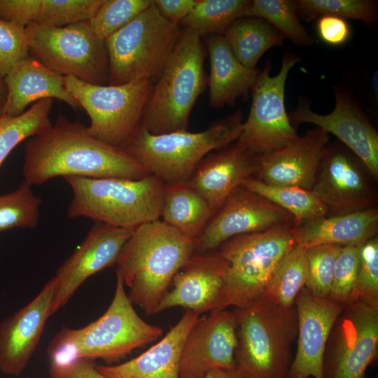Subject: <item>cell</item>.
I'll use <instances>...</instances> for the list:
<instances>
[{
	"mask_svg": "<svg viewBox=\"0 0 378 378\" xmlns=\"http://www.w3.org/2000/svg\"><path fill=\"white\" fill-rule=\"evenodd\" d=\"M242 114L237 111L206 130L152 134L142 122L120 148L164 184L188 181L203 158L239 138Z\"/></svg>",
	"mask_w": 378,
	"mask_h": 378,
	"instance_id": "8992f818",
	"label": "cell"
},
{
	"mask_svg": "<svg viewBox=\"0 0 378 378\" xmlns=\"http://www.w3.org/2000/svg\"><path fill=\"white\" fill-rule=\"evenodd\" d=\"M202 378H245V377L236 366L232 368L211 369Z\"/></svg>",
	"mask_w": 378,
	"mask_h": 378,
	"instance_id": "bcb514c9",
	"label": "cell"
},
{
	"mask_svg": "<svg viewBox=\"0 0 378 378\" xmlns=\"http://www.w3.org/2000/svg\"><path fill=\"white\" fill-rule=\"evenodd\" d=\"M298 15L310 21L323 15L351 18L372 24L378 20L375 0H297Z\"/></svg>",
	"mask_w": 378,
	"mask_h": 378,
	"instance_id": "d590c367",
	"label": "cell"
},
{
	"mask_svg": "<svg viewBox=\"0 0 378 378\" xmlns=\"http://www.w3.org/2000/svg\"><path fill=\"white\" fill-rule=\"evenodd\" d=\"M361 302L378 308V238L360 246L359 263L349 302Z\"/></svg>",
	"mask_w": 378,
	"mask_h": 378,
	"instance_id": "f35d334b",
	"label": "cell"
},
{
	"mask_svg": "<svg viewBox=\"0 0 378 378\" xmlns=\"http://www.w3.org/2000/svg\"><path fill=\"white\" fill-rule=\"evenodd\" d=\"M25 34L29 54L50 70L93 85L108 84L105 42L89 20L64 27L31 23L25 27Z\"/></svg>",
	"mask_w": 378,
	"mask_h": 378,
	"instance_id": "30bf717a",
	"label": "cell"
},
{
	"mask_svg": "<svg viewBox=\"0 0 378 378\" xmlns=\"http://www.w3.org/2000/svg\"><path fill=\"white\" fill-rule=\"evenodd\" d=\"M199 316L186 310L160 341L139 356L120 364H95L96 369L106 378H181L185 340Z\"/></svg>",
	"mask_w": 378,
	"mask_h": 378,
	"instance_id": "cb8c5ba5",
	"label": "cell"
},
{
	"mask_svg": "<svg viewBox=\"0 0 378 378\" xmlns=\"http://www.w3.org/2000/svg\"><path fill=\"white\" fill-rule=\"evenodd\" d=\"M245 17H256L266 20L285 38L298 46H308L314 43L313 38L300 21L295 1L253 0Z\"/></svg>",
	"mask_w": 378,
	"mask_h": 378,
	"instance_id": "e575fe53",
	"label": "cell"
},
{
	"mask_svg": "<svg viewBox=\"0 0 378 378\" xmlns=\"http://www.w3.org/2000/svg\"><path fill=\"white\" fill-rule=\"evenodd\" d=\"M298 345L286 378H323V360L331 329L345 304L310 293L305 287L294 304Z\"/></svg>",
	"mask_w": 378,
	"mask_h": 378,
	"instance_id": "ffe728a7",
	"label": "cell"
},
{
	"mask_svg": "<svg viewBox=\"0 0 378 378\" xmlns=\"http://www.w3.org/2000/svg\"><path fill=\"white\" fill-rule=\"evenodd\" d=\"M250 0H197L180 22L200 37L223 34L235 20L245 17Z\"/></svg>",
	"mask_w": 378,
	"mask_h": 378,
	"instance_id": "1f68e13d",
	"label": "cell"
},
{
	"mask_svg": "<svg viewBox=\"0 0 378 378\" xmlns=\"http://www.w3.org/2000/svg\"><path fill=\"white\" fill-rule=\"evenodd\" d=\"M42 200L22 182L13 192L0 195V232L17 227L34 228Z\"/></svg>",
	"mask_w": 378,
	"mask_h": 378,
	"instance_id": "8d00e7d4",
	"label": "cell"
},
{
	"mask_svg": "<svg viewBox=\"0 0 378 378\" xmlns=\"http://www.w3.org/2000/svg\"><path fill=\"white\" fill-rule=\"evenodd\" d=\"M227 261L218 250L194 253L174 276L158 314L181 307L200 316L224 307Z\"/></svg>",
	"mask_w": 378,
	"mask_h": 378,
	"instance_id": "d6986e66",
	"label": "cell"
},
{
	"mask_svg": "<svg viewBox=\"0 0 378 378\" xmlns=\"http://www.w3.org/2000/svg\"><path fill=\"white\" fill-rule=\"evenodd\" d=\"M237 347L233 311L217 309L200 316L185 340L181 378H202L211 369L236 367Z\"/></svg>",
	"mask_w": 378,
	"mask_h": 378,
	"instance_id": "ac0fdd59",
	"label": "cell"
},
{
	"mask_svg": "<svg viewBox=\"0 0 378 378\" xmlns=\"http://www.w3.org/2000/svg\"><path fill=\"white\" fill-rule=\"evenodd\" d=\"M290 223L233 237L216 249L227 262L225 309L246 307L265 293L277 267L295 245Z\"/></svg>",
	"mask_w": 378,
	"mask_h": 378,
	"instance_id": "ba28073f",
	"label": "cell"
},
{
	"mask_svg": "<svg viewBox=\"0 0 378 378\" xmlns=\"http://www.w3.org/2000/svg\"><path fill=\"white\" fill-rule=\"evenodd\" d=\"M241 186L288 211L295 226L328 214L326 206L311 190L272 186L254 177L245 180Z\"/></svg>",
	"mask_w": 378,
	"mask_h": 378,
	"instance_id": "f546056e",
	"label": "cell"
},
{
	"mask_svg": "<svg viewBox=\"0 0 378 378\" xmlns=\"http://www.w3.org/2000/svg\"><path fill=\"white\" fill-rule=\"evenodd\" d=\"M205 57L200 35L182 29L144 112L141 122L149 133L187 130L191 111L208 86Z\"/></svg>",
	"mask_w": 378,
	"mask_h": 378,
	"instance_id": "5b68a950",
	"label": "cell"
},
{
	"mask_svg": "<svg viewBox=\"0 0 378 378\" xmlns=\"http://www.w3.org/2000/svg\"><path fill=\"white\" fill-rule=\"evenodd\" d=\"M372 378H377V377H372Z\"/></svg>",
	"mask_w": 378,
	"mask_h": 378,
	"instance_id": "681fc988",
	"label": "cell"
},
{
	"mask_svg": "<svg viewBox=\"0 0 378 378\" xmlns=\"http://www.w3.org/2000/svg\"><path fill=\"white\" fill-rule=\"evenodd\" d=\"M104 0H27V22L64 27L90 20Z\"/></svg>",
	"mask_w": 378,
	"mask_h": 378,
	"instance_id": "d6a6232c",
	"label": "cell"
},
{
	"mask_svg": "<svg viewBox=\"0 0 378 378\" xmlns=\"http://www.w3.org/2000/svg\"><path fill=\"white\" fill-rule=\"evenodd\" d=\"M347 149L328 145L311 189L332 216L361 211L375 202L365 167Z\"/></svg>",
	"mask_w": 378,
	"mask_h": 378,
	"instance_id": "2e32d148",
	"label": "cell"
},
{
	"mask_svg": "<svg viewBox=\"0 0 378 378\" xmlns=\"http://www.w3.org/2000/svg\"><path fill=\"white\" fill-rule=\"evenodd\" d=\"M151 4L152 0H104L89 22L96 35L104 41Z\"/></svg>",
	"mask_w": 378,
	"mask_h": 378,
	"instance_id": "74e56055",
	"label": "cell"
},
{
	"mask_svg": "<svg viewBox=\"0 0 378 378\" xmlns=\"http://www.w3.org/2000/svg\"><path fill=\"white\" fill-rule=\"evenodd\" d=\"M64 83L90 117L88 132L120 148L140 124L155 84L141 79L122 85H98L74 76L64 77Z\"/></svg>",
	"mask_w": 378,
	"mask_h": 378,
	"instance_id": "8fae6325",
	"label": "cell"
},
{
	"mask_svg": "<svg viewBox=\"0 0 378 378\" xmlns=\"http://www.w3.org/2000/svg\"><path fill=\"white\" fill-rule=\"evenodd\" d=\"M2 114H3L2 111L0 110V117L1 116Z\"/></svg>",
	"mask_w": 378,
	"mask_h": 378,
	"instance_id": "c3c4849f",
	"label": "cell"
},
{
	"mask_svg": "<svg viewBox=\"0 0 378 378\" xmlns=\"http://www.w3.org/2000/svg\"><path fill=\"white\" fill-rule=\"evenodd\" d=\"M223 35L236 58L246 67L255 69L261 57L279 46L285 37L266 20L243 17L233 21Z\"/></svg>",
	"mask_w": 378,
	"mask_h": 378,
	"instance_id": "f1b7e54d",
	"label": "cell"
},
{
	"mask_svg": "<svg viewBox=\"0 0 378 378\" xmlns=\"http://www.w3.org/2000/svg\"><path fill=\"white\" fill-rule=\"evenodd\" d=\"M197 0H153V5L169 22L179 24L189 14Z\"/></svg>",
	"mask_w": 378,
	"mask_h": 378,
	"instance_id": "f6af8a7d",
	"label": "cell"
},
{
	"mask_svg": "<svg viewBox=\"0 0 378 378\" xmlns=\"http://www.w3.org/2000/svg\"><path fill=\"white\" fill-rule=\"evenodd\" d=\"M300 57L286 52L279 73L271 76L272 64L269 60L260 71L251 90L252 104L237 144L255 155L279 149L297 138L285 106V88L291 69L300 62Z\"/></svg>",
	"mask_w": 378,
	"mask_h": 378,
	"instance_id": "7c38bea8",
	"label": "cell"
},
{
	"mask_svg": "<svg viewBox=\"0 0 378 378\" xmlns=\"http://www.w3.org/2000/svg\"><path fill=\"white\" fill-rule=\"evenodd\" d=\"M214 212L188 181L164 184L162 220L196 241Z\"/></svg>",
	"mask_w": 378,
	"mask_h": 378,
	"instance_id": "83f0119b",
	"label": "cell"
},
{
	"mask_svg": "<svg viewBox=\"0 0 378 378\" xmlns=\"http://www.w3.org/2000/svg\"><path fill=\"white\" fill-rule=\"evenodd\" d=\"M64 179L73 191L67 209L71 218L85 217L133 229L160 218L164 183L155 175L138 180L81 176Z\"/></svg>",
	"mask_w": 378,
	"mask_h": 378,
	"instance_id": "52a82bcc",
	"label": "cell"
},
{
	"mask_svg": "<svg viewBox=\"0 0 378 378\" xmlns=\"http://www.w3.org/2000/svg\"><path fill=\"white\" fill-rule=\"evenodd\" d=\"M50 378H106L95 368L92 360L79 359L65 364H50Z\"/></svg>",
	"mask_w": 378,
	"mask_h": 378,
	"instance_id": "ee69618b",
	"label": "cell"
},
{
	"mask_svg": "<svg viewBox=\"0 0 378 378\" xmlns=\"http://www.w3.org/2000/svg\"><path fill=\"white\" fill-rule=\"evenodd\" d=\"M291 221L288 211L241 186L214 212L195 241L194 253L213 251L233 237Z\"/></svg>",
	"mask_w": 378,
	"mask_h": 378,
	"instance_id": "9a60e30c",
	"label": "cell"
},
{
	"mask_svg": "<svg viewBox=\"0 0 378 378\" xmlns=\"http://www.w3.org/2000/svg\"><path fill=\"white\" fill-rule=\"evenodd\" d=\"M328 143V134L314 127L286 146L258 155L257 178L272 186L311 190Z\"/></svg>",
	"mask_w": 378,
	"mask_h": 378,
	"instance_id": "7402d4cb",
	"label": "cell"
},
{
	"mask_svg": "<svg viewBox=\"0 0 378 378\" xmlns=\"http://www.w3.org/2000/svg\"><path fill=\"white\" fill-rule=\"evenodd\" d=\"M125 286L116 270L115 293L106 312L80 328H61L48 345L50 363L102 359L112 365L162 336V328L146 322L137 314Z\"/></svg>",
	"mask_w": 378,
	"mask_h": 378,
	"instance_id": "3957f363",
	"label": "cell"
},
{
	"mask_svg": "<svg viewBox=\"0 0 378 378\" xmlns=\"http://www.w3.org/2000/svg\"><path fill=\"white\" fill-rule=\"evenodd\" d=\"M181 29L152 4L104 40L108 57V84L141 79L155 83L176 44Z\"/></svg>",
	"mask_w": 378,
	"mask_h": 378,
	"instance_id": "9c48e42d",
	"label": "cell"
},
{
	"mask_svg": "<svg viewBox=\"0 0 378 378\" xmlns=\"http://www.w3.org/2000/svg\"><path fill=\"white\" fill-rule=\"evenodd\" d=\"M378 211L370 208L343 215L324 216L293 226L296 245L307 250L321 245L361 246L377 236Z\"/></svg>",
	"mask_w": 378,
	"mask_h": 378,
	"instance_id": "484cf974",
	"label": "cell"
},
{
	"mask_svg": "<svg viewBox=\"0 0 378 378\" xmlns=\"http://www.w3.org/2000/svg\"><path fill=\"white\" fill-rule=\"evenodd\" d=\"M56 289L50 278L26 305L0 323V371L20 376L38 347L51 310Z\"/></svg>",
	"mask_w": 378,
	"mask_h": 378,
	"instance_id": "44dd1931",
	"label": "cell"
},
{
	"mask_svg": "<svg viewBox=\"0 0 378 378\" xmlns=\"http://www.w3.org/2000/svg\"><path fill=\"white\" fill-rule=\"evenodd\" d=\"M7 97V88L4 78L0 77V110L2 111Z\"/></svg>",
	"mask_w": 378,
	"mask_h": 378,
	"instance_id": "7dc6e473",
	"label": "cell"
},
{
	"mask_svg": "<svg viewBox=\"0 0 378 378\" xmlns=\"http://www.w3.org/2000/svg\"><path fill=\"white\" fill-rule=\"evenodd\" d=\"M7 97L2 113L18 116L32 104L44 99H57L74 110L81 108L67 90L64 76L57 74L33 57L21 61L4 78Z\"/></svg>",
	"mask_w": 378,
	"mask_h": 378,
	"instance_id": "d4e9b609",
	"label": "cell"
},
{
	"mask_svg": "<svg viewBox=\"0 0 378 378\" xmlns=\"http://www.w3.org/2000/svg\"><path fill=\"white\" fill-rule=\"evenodd\" d=\"M307 277L306 250L295 244L277 267L265 293L279 305L291 308Z\"/></svg>",
	"mask_w": 378,
	"mask_h": 378,
	"instance_id": "836d02e7",
	"label": "cell"
},
{
	"mask_svg": "<svg viewBox=\"0 0 378 378\" xmlns=\"http://www.w3.org/2000/svg\"><path fill=\"white\" fill-rule=\"evenodd\" d=\"M133 231V228L95 223L82 243L56 271L52 315L66 305L88 278L117 264Z\"/></svg>",
	"mask_w": 378,
	"mask_h": 378,
	"instance_id": "e0dca14e",
	"label": "cell"
},
{
	"mask_svg": "<svg viewBox=\"0 0 378 378\" xmlns=\"http://www.w3.org/2000/svg\"><path fill=\"white\" fill-rule=\"evenodd\" d=\"M53 99H44L35 102L29 109L18 116L2 114L0 117V167L17 145L34 136L52 122L50 113Z\"/></svg>",
	"mask_w": 378,
	"mask_h": 378,
	"instance_id": "4dcf8cb0",
	"label": "cell"
},
{
	"mask_svg": "<svg viewBox=\"0 0 378 378\" xmlns=\"http://www.w3.org/2000/svg\"><path fill=\"white\" fill-rule=\"evenodd\" d=\"M317 32L325 43L339 46L347 41L350 35L349 26L343 18L323 15L318 18Z\"/></svg>",
	"mask_w": 378,
	"mask_h": 378,
	"instance_id": "7bdbcfd3",
	"label": "cell"
},
{
	"mask_svg": "<svg viewBox=\"0 0 378 378\" xmlns=\"http://www.w3.org/2000/svg\"><path fill=\"white\" fill-rule=\"evenodd\" d=\"M209 58V104L212 107L234 106L239 97L251 92L260 70L244 66L233 54L223 34L207 36Z\"/></svg>",
	"mask_w": 378,
	"mask_h": 378,
	"instance_id": "4316f807",
	"label": "cell"
},
{
	"mask_svg": "<svg viewBox=\"0 0 378 378\" xmlns=\"http://www.w3.org/2000/svg\"><path fill=\"white\" fill-rule=\"evenodd\" d=\"M195 246V240L160 219L134 228L116 269L129 288L132 303L147 315L158 314L174 276L194 254Z\"/></svg>",
	"mask_w": 378,
	"mask_h": 378,
	"instance_id": "7a4b0ae2",
	"label": "cell"
},
{
	"mask_svg": "<svg viewBox=\"0 0 378 378\" xmlns=\"http://www.w3.org/2000/svg\"><path fill=\"white\" fill-rule=\"evenodd\" d=\"M335 105L327 115L311 110L301 99L288 115L293 126L311 123L339 139L365 167L373 178H378V133L354 94L341 84L334 87Z\"/></svg>",
	"mask_w": 378,
	"mask_h": 378,
	"instance_id": "5bb4252c",
	"label": "cell"
},
{
	"mask_svg": "<svg viewBox=\"0 0 378 378\" xmlns=\"http://www.w3.org/2000/svg\"><path fill=\"white\" fill-rule=\"evenodd\" d=\"M235 363L245 378H286L298 336L295 306L283 307L264 293L244 308H234Z\"/></svg>",
	"mask_w": 378,
	"mask_h": 378,
	"instance_id": "277c9868",
	"label": "cell"
},
{
	"mask_svg": "<svg viewBox=\"0 0 378 378\" xmlns=\"http://www.w3.org/2000/svg\"><path fill=\"white\" fill-rule=\"evenodd\" d=\"M378 356V308L361 302L345 304L330 332L323 378H367Z\"/></svg>",
	"mask_w": 378,
	"mask_h": 378,
	"instance_id": "4fadbf2b",
	"label": "cell"
},
{
	"mask_svg": "<svg viewBox=\"0 0 378 378\" xmlns=\"http://www.w3.org/2000/svg\"><path fill=\"white\" fill-rule=\"evenodd\" d=\"M29 56L25 27L0 18V77L4 78Z\"/></svg>",
	"mask_w": 378,
	"mask_h": 378,
	"instance_id": "60d3db41",
	"label": "cell"
},
{
	"mask_svg": "<svg viewBox=\"0 0 378 378\" xmlns=\"http://www.w3.org/2000/svg\"><path fill=\"white\" fill-rule=\"evenodd\" d=\"M360 246H345L335 261L332 286L328 298L343 304L349 303L356 280Z\"/></svg>",
	"mask_w": 378,
	"mask_h": 378,
	"instance_id": "b9f144b4",
	"label": "cell"
},
{
	"mask_svg": "<svg viewBox=\"0 0 378 378\" xmlns=\"http://www.w3.org/2000/svg\"><path fill=\"white\" fill-rule=\"evenodd\" d=\"M22 174L35 186L62 176L138 180L150 173L120 148L92 136L87 127L60 114L25 144Z\"/></svg>",
	"mask_w": 378,
	"mask_h": 378,
	"instance_id": "6da1fadb",
	"label": "cell"
},
{
	"mask_svg": "<svg viewBox=\"0 0 378 378\" xmlns=\"http://www.w3.org/2000/svg\"><path fill=\"white\" fill-rule=\"evenodd\" d=\"M342 246L321 245L306 250L308 277L305 288L312 294L328 298L335 261Z\"/></svg>",
	"mask_w": 378,
	"mask_h": 378,
	"instance_id": "ab89813d",
	"label": "cell"
},
{
	"mask_svg": "<svg viewBox=\"0 0 378 378\" xmlns=\"http://www.w3.org/2000/svg\"><path fill=\"white\" fill-rule=\"evenodd\" d=\"M258 168V155L235 143L206 155L188 181L215 212Z\"/></svg>",
	"mask_w": 378,
	"mask_h": 378,
	"instance_id": "603a6c76",
	"label": "cell"
}]
</instances>
